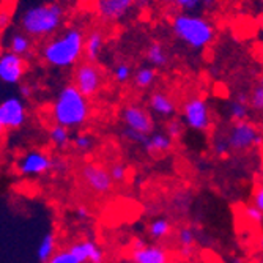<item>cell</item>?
<instances>
[{
	"label": "cell",
	"instance_id": "cell-26",
	"mask_svg": "<svg viewBox=\"0 0 263 263\" xmlns=\"http://www.w3.org/2000/svg\"><path fill=\"white\" fill-rule=\"evenodd\" d=\"M229 115L233 122H243L249 117V103H243L238 100H232L229 103Z\"/></svg>",
	"mask_w": 263,
	"mask_h": 263
},
{
	"label": "cell",
	"instance_id": "cell-11",
	"mask_svg": "<svg viewBox=\"0 0 263 263\" xmlns=\"http://www.w3.org/2000/svg\"><path fill=\"white\" fill-rule=\"evenodd\" d=\"M27 106L21 97H8L0 103V123L7 131L21 129L27 122Z\"/></svg>",
	"mask_w": 263,
	"mask_h": 263
},
{
	"label": "cell",
	"instance_id": "cell-36",
	"mask_svg": "<svg viewBox=\"0 0 263 263\" xmlns=\"http://www.w3.org/2000/svg\"><path fill=\"white\" fill-rule=\"evenodd\" d=\"M243 214H245V216H246L251 222H254V224H261V222H263V213H261L257 206H254V205L245 206V208H243Z\"/></svg>",
	"mask_w": 263,
	"mask_h": 263
},
{
	"label": "cell",
	"instance_id": "cell-35",
	"mask_svg": "<svg viewBox=\"0 0 263 263\" xmlns=\"http://www.w3.org/2000/svg\"><path fill=\"white\" fill-rule=\"evenodd\" d=\"M122 136H123V139H126L128 142L136 143V145H142L143 140L147 139V134H142V133H139V131L129 129V128H123Z\"/></svg>",
	"mask_w": 263,
	"mask_h": 263
},
{
	"label": "cell",
	"instance_id": "cell-16",
	"mask_svg": "<svg viewBox=\"0 0 263 263\" xmlns=\"http://www.w3.org/2000/svg\"><path fill=\"white\" fill-rule=\"evenodd\" d=\"M134 263H169V254L162 246L143 245L142 248L133 249Z\"/></svg>",
	"mask_w": 263,
	"mask_h": 263
},
{
	"label": "cell",
	"instance_id": "cell-18",
	"mask_svg": "<svg viewBox=\"0 0 263 263\" xmlns=\"http://www.w3.org/2000/svg\"><path fill=\"white\" fill-rule=\"evenodd\" d=\"M106 44V35L101 29H91L85 35V59L98 62Z\"/></svg>",
	"mask_w": 263,
	"mask_h": 263
},
{
	"label": "cell",
	"instance_id": "cell-33",
	"mask_svg": "<svg viewBox=\"0 0 263 263\" xmlns=\"http://www.w3.org/2000/svg\"><path fill=\"white\" fill-rule=\"evenodd\" d=\"M110 177L114 180V183H123L128 178V167L122 162H115L110 165Z\"/></svg>",
	"mask_w": 263,
	"mask_h": 263
},
{
	"label": "cell",
	"instance_id": "cell-46",
	"mask_svg": "<svg viewBox=\"0 0 263 263\" xmlns=\"http://www.w3.org/2000/svg\"><path fill=\"white\" fill-rule=\"evenodd\" d=\"M4 51H2V41H0V54H2Z\"/></svg>",
	"mask_w": 263,
	"mask_h": 263
},
{
	"label": "cell",
	"instance_id": "cell-2",
	"mask_svg": "<svg viewBox=\"0 0 263 263\" xmlns=\"http://www.w3.org/2000/svg\"><path fill=\"white\" fill-rule=\"evenodd\" d=\"M85 32L79 26H68L57 35L43 41L38 55L44 65L54 69H69L85 55Z\"/></svg>",
	"mask_w": 263,
	"mask_h": 263
},
{
	"label": "cell",
	"instance_id": "cell-17",
	"mask_svg": "<svg viewBox=\"0 0 263 263\" xmlns=\"http://www.w3.org/2000/svg\"><path fill=\"white\" fill-rule=\"evenodd\" d=\"M148 106L153 114L162 118H171L177 114L175 101L165 91H153L148 98Z\"/></svg>",
	"mask_w": 263,
	"mask_h": 263
},
{
	"label": "cell",
	"instance_id": "cell-9",
	"mask_svg": "<svg viewBox=\"0 0 263 263\" xmlns=\"http://www.w3.org/2000/svg\"><path fill=\"white\" fill-rule=\"evenodd\" d=\"M81 180L90 193L97 196H106L114 187V180L109 169L97 162H85L79 171Z\"/></svg>",
	"mask_w": 263,
	"mask_h": 263
},
{
	"label": "cell",
	"instance_id": "cell-22",
	"mask_svg": "<svg viewBox=\"0 0 263 263\" xmlns=\"http://www.w3.org/2000/svg\"><path fill=\"white\" fill-rule=\"evenodd\" d=\"M47 139H49L51 145L55 148V150H66L71 142H73V137H71V129L62 126V125H52L47 131Z\"/></svg>",
	"mask_w": 263,
	"mask_h": 263
},
{
	"label": "cell",
	"instance_id": "cell-12",
	"mask_svg": "<svg viewBox=\"0 0 263 263\" xmlns=\"http://www.w3.org/2000/svg\"><path fill=\"white\" fill-rule=\"evenodd\" d=\"M29 69V60L10 51L0 54V81L7 85H17L24 81Z\"/></svg>",
	"mask_w": 263,
	"mask_h": 263
},
{
	"label": "cell",
	"instance_id": "cell-21",
	"mask_svg": "<svg viewBox=\"0 0 263 263\" xmlns=\"http://www.w3.org/2000/svg\"><path fill=\"white\" fill-rule=\"evenodd\" d=\"M59 251V238L54 232H47L43 235V238L36 248V257L41 263H46L55 252Z\"/></svg>",
	"mask_w": 263,
	"mask_h": 263
},
{
	"label": "cell",
	"instance_id": "cell-15",
	"mask_svg": "<svg viewBox=\"0 0 263 263\" xmlns=\"http://www.w3.org/2000/svg\"><path fill=\"white\" fill-rule=\"evenodd\" d=\"M73 254L81 260V263H103L104 251L93 240H79L68 246Z\"/></svg>",
	"mask_w": 263,
	"mask_h": 263
},
{
	"label": "cell",
	"instance_id": "cell-13",
	"mask_svg": "<svg viewBox=\"0 0 263 263\" xmlns=\"http://www.w3.org/2000/svg\"><path fill=\"white\" fill-rule=\"evenodd\" d=\"M122 123L125 128L139 131L142 134H152L155 129V122L152 118V114L139 104H126L122 109Z\"/></svg>",
	"mask_w": 263,
	"mask_h": 263
},
{
	"label": "cell",
	"instance_id": "cell-14",
	"mask_svg": "<svg viewBox=\"0 0 263 263\" xmlns=\"http://www.w3.org/2000/svg\"><path fill=\"white\" fill-rule=\"evenodd\" d=\"M7 51L29 60L35 57V40L22 30L16 29L7 35Z\"/></svg>",
	"mask_w": 263,
	"mask_h": 263
},
{
	"label": "cell",
	"instance_id": "cell-39",
	"mask_svg": "<svg viewBox=\"0 0 263 263\" xmlns=\"http://www.w3.org/2000/svg\"><path fill=\"white\" fill-rule=\"evenodd\" d=\"M252 205L257 206L263 213V181L254 191V194H252Z\"/></svg>",
	"mask_w": 263,
	"mask_h": 263
},
{
	"label": "cell",
	"instance_id": "cell-37",
	"mask_svg": "<svg viewBox=\"0 0 263 263\" xmlns=\"http://www.w3.org/2000/svg\"><path fill=\"white\" fill-rule=\"evenodd\" d=\"M183 125L184 123H181L180 120H171L165 126V133L169 134L172 139H178L183 134V128H184Z\"/></svg>",
	"mask_w": 263,
	"mask_h": 263
},
{
	"label": "cell",
	"instance_id": "cell-32",
	"mask_svg": "<svg viewBox=\"0 0 263 263\" xmlns=\"http://www.w3.org/2000/svg\"><path fill=\"white\" fill-rule=\"evenodd\" d=\"M13 21H14L13 10L7 7H0V35L10 30V27L13 26Z\"/></svg>",
	"mask_w": 263,
	"mask_h": 263
},
{
	"label": "cell",
	"instance_id": "cell-31",
	"mask_svg": "<svg viewBox=\"0 0 263 263\" xmlns=\"http://www.w3.org/2000/svg\"><path fill=\"white\" fill-rule=\"evenodd\" d=\"M249 106L257 112H263V82L255 85L251 90V93H249Z\"/></svg>",
	"mask_w": 263,
	"mask_h": 263
},
{
	"label": "cell",
	"instance_id": "cell-20",
	"mask_svg": "<svg viewBox=\"0 0 263 263\" xmlns=\"http://www.w3.org/2000/svg\"><path fill=\"white\" fill-rule=\"evenodd\" d=\"M147 62L153 66V68H164L169 65V52H167L165 46L161 41H152L147 47L145 52Z\"/></svg>",
	"mask_w": 263,
	"mask_h": 263
},
{
	"label": "cell",
	"instance_id": "cell-28",
	"mask_svg": "<svg viewBox=\"0 0 263 263\" xmlns=\"http://www.w3.org/2000/svg\"><path fill=\"white\" fill-rule=\"evenodd\" d=\"M134 76V71L131 68L129 63L126 62H120V63H117L112 69V78L115 82L118 84H126L128 81H131Z\"/></svg>",
	"mask_w": 263,
	"mask_h": 263
},
{
	"label": "cell",
	"instance_id": "cell-45",
	"mask_svg": "<svg viewBox=\"0 0 263 263\" xmlns=\"http://www.w3.org/2000/svg\"><path fill=\"white\" fill-rule=\"evenodd\" d=\"M5 133H7V129L4 128V125H2V123H0V139H2V136H4Z\"/></svg>",
	"mask_w": 263,
	"mask_h": 263
},
{
	"label": "cell",
	"instance_id": "cell-7",
	"mask_svg": "<svg viewBox=\"0 0 263 263\" xmlns=\"http://www.w3.org/2000/svg\"><path fill=\"white\" fill-rule=\"evenodd\" d=\"M74 87L84 93L87 98L98 95L104 84V73L97 62H81L73 68V82Z\"/></svg>",
	"mask_w": 263,
	"mask_h": 263
},
{
	"label": "cell",
	"instance_id": "cell-19",
	"mask_svg": "<svg viewBox=\"0 0 263 263\" xmlns=\"http://www.w3.org/2000/svg\"><path fill=\"white\" fill-rule=\"evenodd\" d=\"M172 145H174V139L165 131L164 133L153 131L152 134L147 136V139L143 140L140 147L147 153H167L172 148Z\"/></svg>",
	"mask_w": 263,
	"mask_h": 263
},
{
	"label": "cell",
	"instance_id": "cell-40",
	"mask_svg": "<svg viewBox=\"0 0 263 263\" xmlns=\"http://www.w3.org/2000/svg\"><path fill=\"white\" fill-rule=\"evenodd\" d=\"M33 91H35V88H33L32 85H29V84H21V85H19V97H21L24 101L32 100Z\"/></svg>",
	"mask_w": 263,
	"mask_h": 263
},
{
	"label": "cell",
	"instance_id": "cell-47",
	"mask_svg": "<svg viewBox=\"0 0 263 263\" xmlns=\"http://www.w3.org/2000/svg\"><path fill=\"white\" fill-rule=\"evenodd\" d=\"M258 263H263V257H261V258H260V261H258Z\"/></svg>",
	"mask_w": 263,
	"mask_h": 263
},
{
	"label": "cell",
	"instance_id": "cell-44",
	"mask_svg": "<svg viewBox=\"0 0 263 263\" xmlns=\"http://www.w3.org/2000/svg\"><path fill=\"white\" fill-rule=\"evenodd\" d=\"M258 248L263 251V232H261V235H260V238H258Z\"/></svg>",
	"mask_w": 263,
	"mask_h": 263
},
{
	"label": "cell",
	"instance_id": "cell-6",
	"mask_svg": "<svg viewBox=\"0 0 263 263\" xmlns=\"http://www.w3.org/2000/svg\"><path fill=\"white\" fill-rule=\"evenodd\" d=\"M224 136L229 142L230 152L235 153H246L263 143V133H260L248 120L233 122V125L227 129Z\"/></svg>",
	"mask_w": 263,
	"mask_h": 263
},
{
	"label": "cell",
	"instance_id": "cell-29",
	"mask_svg": "<svg viewBox=\"0 0 263 263\" xmlns=\"http://www.w3.org/2000/svg\"><path fill=\"white\" fill-rule=\"evenodd\" d=\"M46 263H81V260L73 254L69 248L59 249Z\"/></svg>",
	"mask_w": 263,
	"mask_h": 263
},
{
	"label": "cell",
	"instance_id": "cell-38",
	"mask_svg": "<svg viewBox=\"0 0 263 263\" xmlns=\"http://www.w3.org/2000/svg\"><path fill=\"white\" fill-rule=\"evenodd\" d=\"M69 167V162L62 156H52V172L55 174H65Z\"/></svg>",
	"mask_w": 263,
	"mask_h": 263
},
{
	"label": "cell",
	"instance_id": "cell-1",
	"mask_svg": "<svg viewBox=\"0 0 263 263\" xmlns=\"http://www.w3.org/2000/svg\"><path fill=\"white\" fill-rule=\"evenodd\" d=\"M66 7L57 0H38L22 5L16 14V27L35 41H46L65 29Z\"/></svg>",
	"mask_w": 263,
	"mask_h": 263
},
{
	"label": "cell",
	"instance_id": "cell-30",
	"mask_svg": "<svg viewBox=\"0 0 263 263\" xmlns=\"http://www.w3.org/2000/svg\"><path fill=\"white\" fill-rule=\"evenodd\" d=\"M177 243L180 248H194L196 243V233L189 227H181L177 232Z\"/></svg>",
	"mask_w": 263,
	"mask_h": 263
},
{
	"label": "cell",
	"instance_id": "cell-43",
	"mask_svg": "<svg viewBox=\"0 0 263 263\" xmlns=\"http://www.w3.org/2000/svg\"><path fill=\"white\" fill-rule=\"evenodd\" d=\"M193 251H194L193 248H180L178 252H180V255H181L183 258H189L191 255H193Z\"/></svg>",
	"mask_w": 263,
	"mask_h": 263
},
{
	"label": "cell",
	"instance_id": "cell-8",
	"mask_svg": "<svg viewBox=\"0 0 263 263\" xmlns=\"http://www.w3.org/2000/svg\"><path fill=\"white\" fill-rule=\"evenodd\" d=\"M183 123L196 133H205L211 128L213 118L208 103L202 97H189L181 109Z\"/></svg>",
	"mask_w": 263,
	"mask_h": 263
},
{
	"label": "cell",
	"instance_id": "cell-34",
	"mask_svg": "<svg viewBox=\"0 0 263 263\" xmlns=\"http://www.w3.org/2000/svg\"><path fill=\"white\" fill-rule=\"evenodd\" d=\"M213 152H214V155L219 156V158H224V156L229 155L230 147H229V142H227L226 136H222V137L218 136L216 139L213 140Z\"/></svg>",
	"mask_w": 263,
	"mask_h": 263
},
{
	"label": "cell",
	"instance_id": "cell-5",
	"mask_svg": "<svg viewBox=\"0 0 263 263\" xmlns=\"http://www.w3.org/2000/svg\"><path fill=\"white\" fill-rule=\"evenodd\" d=\"M14 169L22 178H41L52 172V156L41 148H30L19 155Z\"/></svg>",
	"mask_w": 263,
	"mask_h": 263
},
{
	"label": "cell",
	"instance_id": "cell-4",
	"mask_svg": "<svg viewBox=\"0 0 263 263\" xmlns=\"http://www.w3.org/2000/svg\"><path fill=\"white\" fill-rule=\"evenodd\" d=\"M172 35L183 46L193 51H203L216 38V29L213 22L196 13H178L171 24Z\"/></svg>",
	"mask_w": 263,
	"mask_h": 263
},
{
	"label": "cell",
	"instance_id": "cell-25",
	"mask_svg": "<svg viewBox=\"0 0 263 263\" xmlns=\"http://www.w3.org/2000/svg\"><path fill=\"white\" fill-rule=\"evenodd\" d=\"M172 232V222L167 218H158L153 219L148 226V235L153 238V240H162V238H167Z\"/></svg>",
	"mask_w": 263,
	"mask_h": 263
},
{
	"label": "cell",
	"instance_id": "cell-3",
	"mask_svg": "<svg viewBox=\"0 0 263 263\" xmlns=\"http://www.w3.org/2000/svg\"><path fill=\"white\" fill-rule=\"evenodd\" d=\"M90 98L81 93L74 84L63 85L51 104V118L55 125L68 129H81L91 115Z\"/></svg>",
	"mask_w": 263,
	"mask_h": 263
},
{
	"label": "cell",
	"instance_id": "cell-41",
	"mask_svg": "<svg viewBox=\"0 0 263 263\" xmlns=\"http://www.w3.org/2000/svg\"><path fill=\"white\" fill-rule=\"evenodd\" d=\"M74 214H76V218L81 219V221H87V219H90V216H91L90 210H88L85 205H78L76 210H74Z\"/></svg>",
	"mask_w": 263,
	"mask_h": 263
},
{
	"label": "cell",
	"instance_id": "cell-24",
	"mask_svg": "<svg viewBox=\"0 0 263 263\" xmlns=\"http://www.w3.org/2000/svg\"><path fill=\"white\" fill-rule=\"evenodd\" d=\"M174 5L183 13H196L199 10H210L216 0H172Z\"/></svg>",
	"mask_w": 263,
	"mask_h": 263
},
{
	"label": "cell",
	"instance_id": "cell-27",
	"mask_svg": "<svg viewBox=\"0 0 263 263\" xmlns=\"http://www.w3.org/2000/svg\"><path fill=\"white\" fill-rule=\"evenodd\" d=\"M71 145L74 147V150L78 153H90L95 147V139L91 134L88 133H78L74 137H73V142H71Z\"/></svg>",
	"mask_w": 263,
	"mask_h": 263
},
{
	"label": "cell",
	"instance_id": "cell-10",
	"mask_svg": "<svg viewBox=\"0 0 263 263\" xmlns=\"http://www.w3.org/2000/svg\"><path fill=\"white\" fill-rule=\"evenodd\" d=\"M90 5L103 22L114 24L123 21L137 5V0H90Z\"/></svg>",
	"mask_w": 263,
	"mask_h": 263
},
{
	"label": "cell",
	"instance_id": "cell-42",
	"mask_svg": "<svg viewBox=\"0 0 263 263\" xmlns=\"http://www.w3.org/2000/svg\"><path fill=\"white\" fill-rule=\"evenodd\" d=\"M57 2H60L66 8H74V7H78L82 2V0H57Z\"/></svg>",
	"mask_w": 263,
	"mask_h": 263
},
{
	"label": "cell",
	"instance_id": "cell-23",
	"mask_svg": "<svg viewBox=\"0 0 263 263\" xmlns=\"http://www.w3.org/2000/svg\"><path fill=\"white\" fill-rule=\"evenodd\" d=\"M156 78H158L156 68H153L152 65H145V66H140L134 71L133 82L139 90H147V88L153 87V84L156 82Z\"/></svg>",
	"mask_w": 263,
	"mask_h": 263
},
{
	"label": "cell",
	"instance_id": "cell-48",
	"mask_svg": "<svg viewBox=\"0 0 263 263\" xmlns=\"http://www.w3.org/2000/svg\"><path fill=\"white\" fill-rule=\"evenodd\" d=\"M261 181H263V174H261Z\"/></svg>",
	"mask_w": 263,
	"mask_h": 263
}]
</instances>
